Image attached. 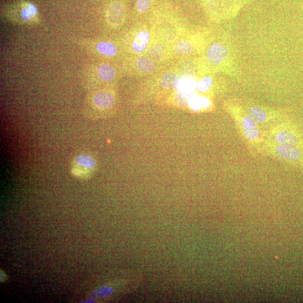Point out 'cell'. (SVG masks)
<instances>
[{"label":"cell","instance_id":"30bf717a","mask_svg":"<svg viewBox=\"0 0 303 303\" xmlns=\"http://www.w3.org/2000/svg\"><path fill=\"white\" fill-rule=\"evenodd\" d=\"M150 34L147 30L140 31L132 44L133 50L137 52H143L146 50L150 40Z\"/></svg>","mask_w":303,"mask_h":303},{"label":"cell","instance_id":"3957f363","mask_svg":"<svg viewBox=\"0 0 303 303\" xmlns=\"http://www.w3.org/2000/svg\"><path fill=\"white\" fill-rule=\"evenodd\" d=\"M262 156L282 162L303 170V149L282 145L264 137Z\"/></svg>","mask_w":303,"mask_h":303},{"label":"cell","instance_id":"7402d4cb","mask_svg":"<svg viewBox=\"0 0 303 303\" xmlns=\"http://www.w3.org/2000/svg\"><path fill=\"white\" fill-rule=\"evenodd\" d=\"M5 274H4L3 272H2V271H1V282H4V280H6V278H4V277H5Z\"/></svg>","mask_w":303,"mask_h":303},{"label":"cell","instance_id":"8992f818","mask_svg":"<svg viewBox=\"0 0 303 303\" xmlns=\"http://www.w3.org/2000/svg\"><path fill=\"white\" fill-rule=\"evenodd\" d=\"M244 109L262 130L289 119L288 115L283 111L271 110L260 106H252Z\"/></svg>","mask_w":303,"mask_h":303},{"label":"cell","instance_id":"4fadbf2b","mask_svg":"<svg viewBox=\"0 0 303 303\" xmlns=\"http://www.w3.org/2000/svg\"><path fill=\"white\" fill-rule=\"evenodd\" d=\"M137 64L139 69L145 73H152L157 69L155 63L145 57L139 58Z\"/></svg>","mask_w":303,"mask_h":303},{"label":"cell","instance_id":"e0dca14e","mask_svg":"<svg viewBox=\"0 0 303 303\" xmlns=\"http://www.w3.org/2000/svg\"><path fill=\"white\" fill-rule=\"evenodd\" d=\"M197 94L195 93H180L176 97V101L180 106L185 107L189 106V103L191 99Z\"/></svg>","mask_w":303,"mask_h":303},{"label":"cell","instance_id":"7c38bea8","mask_svg":"<svg viewBox=\"0 0 303 303\" xmlns=\"http://www.w3.org/2000/svg\"><path fill=\"white\" fill-rule=\"evenodd\" d=\"M175 87L180 93H191L197 87V83L191 79H179Z\"/></svg>","mask_w":303,"mask_h":303},{"label":"cell","instance_id":"52a82bcc","mask_svg":"<svg viewBox=\"0 0 303 303\" xmlns=\"http://www.w3.org/2000/svg\"><path fill=\"white\" fill-rule=\"evenodd\" d=\"M125 11L123 4L115 2L110 4L106 11L107 20L112 26H118L124 19Z\"/></svg>","mask_w":303,"mask_h":303},{"label":"cell","instance_id":"7a4b0ae2","mask_svg":"<svg viewBox=\"0 0 303 303\" xmlns=\"http://www.w3.org/2000/svg\"><path fill=\"white\" fill-rule=\"evenodd\" d=\"M263 133L264 137L282 145L303 149V131L289 119L263 130Z\"/></svg>","mask_w":303,"mask_h":303},{"label":"cell","instance_id":"ac0fdd59","mask_svg":"<svg viewBox=\"0 0 303 303\" xmlns=\"http://www.w3.org/2000/svg\"><path fill=\"white\" fill-rule=\"evenodd\" d=\"M164 47L160 44L155 45L152 47L150 51H149V55L155 60H158L160 59V58L162 55L163 51H164Z\"/></svg>","mask_w":303,"mask_h":303},{"label":"cell","instance_id":"ba28073f","mask_svg":"<svg viewBox=\"0 0 303 303\" xmlns=\"http://www.w3.org/2000/svg\"><path fill=\"white\" fill-rule=\"evenodd\" d=\"M227 55V49L219 43L212 44L207 53L209 60L215 65H220Z\"/></svg>","mask_w":303,"mask_h":303},{"label":"cell","instance_id":"5bb4252c","mask_svg":"<svg viewBox=\"0 0 303 303\" xmlns=\"http://www.w3.org/2000/svg\"><path fill=\"white\" fill-rule=\"evenodd\" d=\"M175 51L179 55L189 56L193 52L194 48L191 43L182 40L175 45Z\"/></svg>","mask_w":303,"mask_h":303},{"label":"cell","instance_id":"9a60e30c","mask_svg":"<svg viewBox=\"0 0 303 303\" xmlns=\"http://www.w3.org/2000/svg\"><path fill=\"white\" fill-rule=\"evenodd\" d=\"M179 76L174 73H167L162 77L161 84L165 89L175 87L179 80Z\"/></svg>","mask_w":303,"mask_h":303},{"label":"cell","instance_id":"8fae6325","mask_svg":"<svg viewBox=\"0 0 303 303\" xmlns=\"http://www.w3.org/2000/svg\"><path fill=\"white\" fill-rule=\"evenodd\" d=\"M116 70L114 67L110 64H102L99 66L98 74L102 80L110 82L114 80L116 76Z\"/></svg>","mask_w":303,"mask_h":303},{"label":"cell","instance_id":"d6986e66","mask_svg":"<svg viewBox=\"0 0 303 303\" xmlns=\"http://www.w3.org/2000/svg\"><path fill=\"white\" fill-rule=\"evenodd\" d=\"M212 84V80L209 76L203 79L197 84V88L201 92H205L210 89Z\"/></svg>","mask_w":303,"mask_h":303},{"label":"cell","instance_id":"ffe728a7","mask_svg":"<svg viewBox=\"0 0 303 303\" xmlns=\"http://www.w3.org/2000/svg\"><path fill=\"white\" fill-rule=\"evenodd\" d=\"M152 0H137V10L141 13L147 11L150 7Z\"/></svg>","mask_w":303,"mask_h":303},{"label":"cell","instance_id":"44dd1931","mask_svg":"<svg viewBox=\"0 0 303 303\" xmlns=\"http://www.w3.org/2000/svg\"><path fill=\"white\" fill-rule=\"evenodd\" d=\"M201 103L202 108H207L210 105L209 99L205 97H201Z\"/></svg>","mask_w":303,"mask_h":303},{"label":"cell","instance_id":"2e32d148","mask_svg":"<svg viewBox=\"0 0 303 303\" xmlns=\"http://www.w3.org/2000/svg\"><path fill=\"white\" fill-rule=\"evenodd\" d=\"M97 49L99 52L108 56H115L117 53V49L115 45L108 42L98 43Z\"/></svg>","mask_w":303,"mask_h":303},{"label":"cell","instance_id":"277c9868","mask_svg":"<svg viewBox=\"0 0 303 303\" xmlns=\"http://www.w3.org/2000/svg\"><path fill=\"white\" fill-rule=\"evenodd\" d=\"M114 94L109 90H100L90 94L86 101L84 115L92 120H99L110 115L115 106Z\"/></svg>","mask_w":303,"mask_h":303},{"label":"cell","instance_id":"6da1fadb","mask_svg":"<svg viewBox=\"0 0 303 303\" xmlns=\"http://www.w3.org/2000/svg\"><path fill=\"white\" fill-rule=\"evenodd\" d=\"M228 111L247 150L253 157L262 156L263 130L252 120L244 108L230 106Z\"/></svg>","mask_w":303,"mask_h":303},{"label":"cell","instance_id":"5b68a950","mask_svg":"<svg viewBox=\"0 0 303 303\" xmlns=\"http://www.w3.org/2000/svg\"><path fill=\"white\" fill-rule=\"evenodd\" d=\"M97 166V161L92 153L79 152L72 159L70 173L76 179L88 180L92 177Z\"/></svg>","mask_w":303,"mask_h":303},{"label":"cell","instance_id":"9c48e42d","mask_svg":"<svg viewBox=\"0 0 303 303\" xmlns=\"http://www.w3.org/2000/svg\"><path fill=\"white\" fill-rule=\"evenodd\" d=\"M17 10L19 11L18 15L20 20L24 22L33 21L38 15L37 6L31 2L22 3Z\"/></svg>","mask_w":303,"mask_h":303}]
</instances>
